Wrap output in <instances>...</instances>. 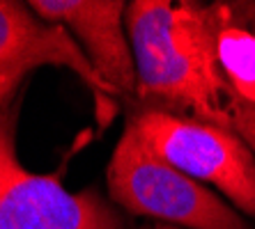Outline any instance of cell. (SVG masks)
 Returning <instances> with one entry per match:
<instances>
[{
    "label": "cell",
    "instance_id": "6da1fadb",
    "mask_svg": "<svg viewBox=\"0 0 255 229\" xmlns=\"http://www.w3.org/2000/svg\"><path fill=\"white\" fill-rule=\"evenodd\" d=\"M127 32L142 108L232 129V89L216 60L212 2L131 0Z\"/></svg>",
    "mask_w": 255,
    "mask_h": 229
},
{
    "label": "cell",
    "instance_id": "7a4b0ae2",
    "mask_svg": "<svg viewBox=\"0 0 255 229\" xmlns=\"http://www.w3.org/2000/svg\"><path fill=\"white\" fill-rule=\"evenodd\" d=\"M108 193L133 216L184 229H253L228 202L161 160L127 122L106 167Z\"/></svg>",
    "mask_w": 255,
    "mask_h": 229
},
{
    "label": "cell",
    "instance_id": "3957f363",
    "mask_svg": "<svg viewBox=\"0 0 255 229\" xmlns=\"http://www.w3.org/2000/svg\"><path fill=\"white\" fill-rule=\"evenodd\" d=\"M129 124L161 160L193 181L212 183L232 206L255 218V153L235 129L147 108L131 115Z\"/></svg>",
    "mask_w": 255,
    "mask_h": 229
},
{
    "label": "cell",
    "instance_id": "277c9868",
    "mask_svg": "<svg viewBox=\"0 0 255 229\" xmlns=\"http://www.w3.org/2000/svg\"><path fill=\"white\" fill-rule=\"evenodd\" d=\"M18 103L0 108V229H125L99 195L67 190L55 174L23 167L16 153Z\"/></svg>",
    "mask_w": 255,
    "mask_h": 229
},
{
    "label": "cell",
    "instance_id": "5b68a950",
    "mask_svg": "<svg viewBox=\"0 0 255 229\" xmlns=\"http://www.w3.org/2000/svg\"><path fill=\"white\" fill-rule=\"evenodd\" d=\"M42 67L74 71L99 99L118 96L62 25L39 18L28 2L0 0V108L12 103L28 74Z\"/></svg>",
    "mask_w": 255,
    "mask_h": 229
},
{
    "label": "cell",
    "instance_id": "8992f818",
    "mask_svg": "<svg viewBox=\"0 0 255 229\" xmlns=\"http://www.w3.org/2000/svg\"><path fill=\"white\" fill-rule=\"evenodd\" d=\"M28 7L48 23L62 25L118 96L136 94V62L122 0H30Z\"/></svg>",
    "mask_w": 255,
    "mask_h": 229
},
{
    "label": "cell",
    "instance_id": "52a82bcc",
    "mask_svg": "<svg viewBox=\"0 0 255 229\" xmlns=\"http://www.w3.org/2000/svg\"><path fill=\"white\" fill-rule=\"evenodd\" d=\"M216 60L232 94L255 106V32L239 23L230 2H212Z\"/></svg>",
    "mask_w": 255,
    "mask_h": 229
},
{
    "label": "cell",
    "instance_id": "ba28073f",
    "mask_svg": "<svg viewBox=\"0 0 255 229\" xmlns=\"http://www.w3.org/2000/svg\"><path fill=\"white\" fill-rule=\"evenodd\" d=\"M230 115H232V129L251 147L255 153V106L244 103L235 94H230Z\"/></svg>",
    "mask_w": 255,
    "mask_h": 229
},
{
    "label": "cell",
    "instance_id": "9c48e42d",
    "mask_svg": "<svg viewBox=\"0 0 255 229\" xmlns=\"http://www.w3.org/2000/svg\"><path fill=\"white\" fill-rule=\"evenodd\" d=\"M230 9L239 23H244L251 32H255V0H237V2H230Z\"/></svg>",
    "mask_w": 255,
    "mask_h": 229
}]
</instances>
